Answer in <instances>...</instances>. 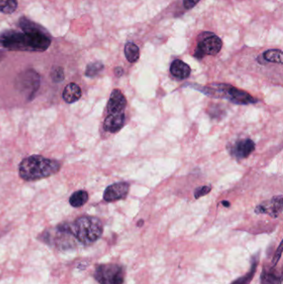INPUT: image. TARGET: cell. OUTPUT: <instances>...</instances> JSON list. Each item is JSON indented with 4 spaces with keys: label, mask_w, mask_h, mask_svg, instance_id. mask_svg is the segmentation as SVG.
<instances>
[{
    "label": "cell",
    "mask_w": 283,
    "mask_h": 284,
    "mask_svg": "<svg viewBox=\"0 0 283 284\" xmlns=\"http://www.w3.org/2000/svg\"><path fill=\"white\" fill-rule=\"evenodd\" d=\"M104 69V64L102 62H95V63H89L86 66L85 75L89 78H93L95 76L98 75Z\"/></svg>",
    "instance_id": "cell-19"
},
{
    "label": "cell",
    "mask_w": 283,
    "mask_h": 284,
    "mask_svg": "<svg viewBox=\"0 0 283 284\" xmlns=\"http://www.w3.org/2000/svg\"><path fill=\"white\" fill-rule=\"evenodd\" d=\"M282 253H283V244L281 243L279 247H278V249L275 253V255L273 257V266L275 267L277 265V263H278V261L280 260L281 256H282Z\"/></svg>",
    "instance_id": "cell-23"
},
{
    "label": "cell",
    "mask_w": 283,
    "mask_h": 284,
    "mask_svg": "<svg viewBox=\"0 0 283 284\" xmlns=\"http://www.w3.org/2000/svg\"><path fill=\"white\" fill-rule=\"evenodd\" d=\"M94 277L100 284H123L125 270L119 264H101L96 267Z\"/></svg>",
    "instance_id": "cell-4"
},
{
    "label": "cell",
    "mask_w": 283,
    "mask_h": 284,
    "mask_svg": "<svg viewBox=\"0 0 283 284\" xmlns=\"http://www.w3.org/2000/svg\"><path fill=\"white\" fill-rule=\"evenodd\" d=\"M255 271V265L252 267V271L248 273L247 276H245L244 278H241V279H239L238 281L235 282L234 284H248L251 280H252V276L254 274Z\"/></svg>",
    "instance_id": "cell-22"
},
{
    "label": "cell",
    "mask_w": 283,
    "mask_h": 284,
    "mask_svg": "<svg viewBox=\"0 0 283 284\" xmlns=\"http://www.w3.org/2000/svg\"><path fill=\"white\" fill-rule=\"evenodd\" d=\"M51 79L54 82H61L65 79L64 71L61 67H54L51 72Z\"/></svg>",
    "instance_id": "cell-20"
},
{
    "label": "cell",
    "mask_w": 283,
    "mask_h": 284,
    "mask_svg": "<svg viewBox=\"0 0 283 284\" xmlns=\"http://www.w3.org/2000/svg\"><path fill=\"white\" fill-rule=\"evenodd\" d=\"M169 70L172 75L179 79H187L191 73L190 66L179 59H176L171 63Z\"/></svg>",
    "instance_id": "cell-12"
},
{
    "label": "cell",
    "mask_w": 283,
    "mask_h": 284,
    "mask_svg": "<svg viewBox=\"0 0 283 284\" xmlns=\"http://www.w3.org/2000/svg\"><path fill=\"white\" fill-rule=\"evenodd\" d=\"M203 39L200 40L198 42L197 47L195 51V57L198 59L203 58L206 55L218 54L223 47V42L220 38H218L215 34L206 32L201 34Z\"/></svg>",
    "instance_id": "cell-6"
},
{
    "label": "cell",
    "mask_w": 283,
    "mask_h": 284,
    "mask_svg": "<svg viewBox=\"0 0 283 284\" xmlns=\"http://www.w3.org/2000/svg\"><path fill=\"white\" fill-rule=\"evenodd\" d=\"M126 103L127 102L122 92L118 89H115L110 96L109 101L107 103V111L109 114L123 112V110L126 107Z\"/></svg>",
    "instance_id": "cell-9"
},
{
    "label": "cell",
    "mask_w": 283,
    "mask_h": 284,
    "mask_svg": "<svg viewBox=\"0 0 283 284\" xmlns=\"http://www.w3.org/2000/svg\"><path fill=\"white\" fill-rule=\"evenodd\" d=\"M81 97V89L74 82L68 84L63 90V99L67 103H69V104L74 103V102H78Z\"/></svg>",
    "instance_id": "cell-13"
},
{
    "label": "cell",
    "mask_w": 283,
    "mask_h": 284,
    "mask_svg": "<svg viewBox=\"0 0 283 284\" xmlns=\"http://www.w3.org/2000/svg\"><path fill=\"white\" fill-rule=\"evenodd\" d=\"M222 203H223V204H224V206H226V207H229V206L230 205V203H229V202H228V201H223V202H222Z\"/></svg>",
    "instance_id": "cell-27"
},
{
    "label": "cell",
    "mask_w": 283,
    "mask_h": 284,
    "mask_svg": "<svg viewBox=\"0 0 283 284\" xmlns=\"http://www.w3.org/2000/svg\"><path fill=\"white\" fill-rule=\"evenodd\" d=\"M89 196L85 191H78L71 196L69 203L74 208H79L83 206L88 201Z\"/></svg>",
    "instance_id": "cell-15"
},
{
    "label": "cell",
    "mask_w": 283,
    "mask_h": 284,
    "mask_svg": "<svg viewBox=\"0 0 283 284\" xmlns=\"http://www.w3.org/2000/svg\"><path fill=\"white\" fill-rule=\"evenodd\" d=\"M262 58L264 60L270 63L283 64V52L279 49H270L266 51L262 54Z\"/></svg>",
    "instance_id": "cell-17"
},
{
    "label": "cell",
    "mask_w": 283,
    "mask_h": 284,
    "mask_svg": "<svg viewBox=\"0 0 283 284\" xmlns=\"http://www.w3.org/2000/svg\"><path fill=\"white\" fill-rule=\"evenodd\" d=\"M4 57H5V52L2 51V50H0V61L3 60Z\"/></svg>",
    "instance_id": "cell-26"
},
{
    "label": "cell",
    "mask_w": 283,
    "mask_h": 284,
    "mask_svg": "<svg viewBox=\"0 0 283 284\" xmlns=\"http://www.w3.org/2000/svg\"><path fill=\"white\" fill-rule=\"evenodd\" d=\"M283 196H279L261 203L256 208L255 212L257 214H267L273 218H277L283 211Z\"/></svg>",
    "instance_id": "cell-8"
},
{
    "label": "cell",
    "mask_w": 283,
    "mask_h": 284,
    "mask_svg": "<svg viewBox=\"0 0 283 284\" xmlns=\"http://www.w3.org/2000/svg\"><path fill=\"white\" fill-rule=\"evenodd\" d=\"M69 225L72 235L84 245L92 244L96 242L103 233V224L96 217H79Z\"/></svg>",
    "instance_id": "cell-3"
},
{
    "label": "cell",
    "mask_w": 283,
    "mask_h": 284,
    "mask_svg": "<svg viewBox=\"0 0 283 284\" xmlns=\"http://www.w3.org/2000/svg\"><path fill=\"white\" fill-rule=\"evenodd\" d=\"M283 277L282 274H278V272L272 269H263L261 274V283L262 284H282Z\"/></svg>",
    "instance_id": "cell-14"
},
{
    "label": "cell",
    "mask_w": 283,
    "mask_h": 284,
    "mask_svg": "<svg viewBox=\"0 0 283 284\" xmlns=\"http://www.w3.org/2000/svg\"><path fill=\"white\" fill-rule=\"evenodd\" d=\"M125 118V114L123 112L110 113L105 119L103 125L105 130L111 133H116L119 131L124 125Z\"/></svg>",
    "instance_id": "cell-11"
},
{
    "label": "cell",
    "mask_w": 283,
    "mask_h": 284,
    "mask_svg": "<svg viewBox=\"0 0 283 284\" xmlns=\"http://www.w3.org/2000/svg\"><path fill=\"white\" fill-rule=\"evenodd\" d=\"M18 8V0H0V13L11 14Z\"/></svg>",
    "instance_id": "cell-18"
},
{
    "label": "cell",
    "mask_w": 283,
    "mask_h": 284,
    "mask_svg": "<svg viewBox=\"0 0 283 284\" xmlns=\"http://www.w3.org/2000/svg\"><path fill=\"white\" fill-rule=\"evenodd\" d=\"M114 73L115 75L117 76V77H121L123 75V73H124V70H123L122 68L117 67V68H115Z\"/></svg>",
    "instance_id": "cell-25"
},
{
    "label": "cell",
    "mask_w": 283,
    "mask_h": 284,
    "mask_svg": "<svg viewBox=\"0 0 283 284\" xmlns=\"http://www.w3.org/2000/svg\"><path fill=\"white\" fill-rule=\"evenodd\" d=\"M61 166L62 164L58 161L35 155L22 161L18 174L25 181H37L56 175Z\"/></svg>",
    "instance_id": "cell-2"
},
{
    "label": "cell",
    "mask_w": 283,
    "mask_h": 284,
    "mask_svg": "<svg viewBox=\"0 0 283 284\" xmlns=\"http://www.w3.org/2000/svg\"><path fill=\"white\" fill-rule=\"evenodd\" d=\"M255 150V144L250 139L237 141L232 149V154L239 159L247 158Z\"/></svg>",
    "instance_id": "cell-10"
},
{
    "label": "cell",
    "mask_w": 283,
    "mask_h": 284,
    "mask_svg": "<svg viewBox=\"0 0 283 284\" xmlns=\"http://www.w3.org/2000/svg\"><path fill=\"white\" fill-rule=\"evenodd\" d=\"M21 32L8 30L0 34V45L11 51L44 52L51 45L48 32L29 18H19Z\"/></svg>",
    "instance_id": "cell-1"
},
{
    "label": "cell",
    "mask_w": 283,
    "mask_h": 284,
    "mask_svg": "<svg viewBox=\"0 0 283 284\" xmlns=\"http://www.w3.org/2000/svg\"><path fill=\"white\" fill-rule=\"evenodd\" d=\"M211 191V186H201V187L197 188L196 191H195V199H199L202 196H204L207 194L209 193Z\"/></svg>",
    "instance_id": "cell-21"
},
{
    "label": "cell",
    "mask_w": 283,
    "mask_h": 284,
    "mask_svg": "<svg viewBox=\"0 0 283 284\" xmlns=\"http://www.w3.org/2000/svg\"><path fill=\"white\" fill-rule=\"evenodd\" d=\"M124 52H125V58L129 63H136L140 58V49L137 45L135 44L134 42H127L125 44Z\"/></svg>",
    "instance_id": "cell-16"
},
{
    "label": "cell",
    "mask_w": 283,
    "mask_h": 284,
    "mask_svg": "<svg viewBox=\"0 0 283 284\" xmlns=\"http://www.w3.org/2000/svg\"><path fill=\"white\" fill-rule=\"evenodd\" d=\"M130 185L127 182L115 183L106 189L103 199L107 202H114L125 198L129 192Z\"/></svg>",
    "instance_id": "cell-7"
},
{
    "label": "cell",
    "mask_w": 283,
    "mask_h": 284,
    "mask_svg": "<svg viewBox=\"0 0 283 284\" xmlns=\"http://www.w3.org/2000/svg\"><path fill=\"white\" fill-rule=\"evenodd\" d=\"M40 86V76L33 69L24 71L20 73L16 80V87L18 91L32 100Z\"/></svg>",
    "instance_id": "cell-5"
},
{
    "label": "cell",
    "mask_w": 283,
    "mask_h": 284,
    "mask_svg": "<svg viewBox=\"0 0 283 284\" xmlns=\"http://www.w3.org/2000/svg\"><path fill=\"white\" fill-rule=\"evenodd\" d=\"M200 0H183V4L186 9H191L200 3Z\"/></svg>",
    "instance_id": "cell-24"
},
{
    "label": "cell",
    "mask_w": 283,
    "mask_h": 284,
    "mask_svg": "<svg viewBox=\"0 0 283 284\" xmlns=\"http://www.w3.org/2000/svg\"><path fill=\"white\" fill-rule=\"evenodd\" d=\"M144 221L143 220H140V223L138 224V226H141V224H143Z\"/></svg>",
    "instance_id": "cell-28"
}]
</instances>
